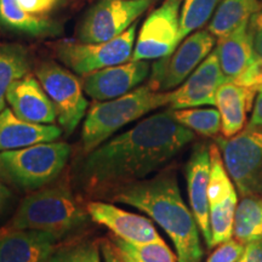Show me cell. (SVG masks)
I'll return each instance as SVG.
<instances>
[{"label":"cell","instance_id":"cell-1","mask_svg":"<svg viewBox=\"0 0 262 262\" xmlns=\"http://www.w3.org/2000/svg\"><path fill=\"white\" fill-rule=\"evenodd\" d=\"M194 137V133L179 123L169 108L145 118L88 153L77 178L89 192L117 189L162 168Z\"/></svg>","mask_w":262,"mask_h":262},{"label":"cell","instance_id":"cell-2","mask_svg":"<svg viewBox=\"0 0 262 262\" xmlns=\"http://www.w3.org/2000/svg\"><path fill=\"white\" fill-rule=\"evenodd\" d=\"M111 199L139 209L158 224L175 245L179 262L202 261L201 231L192 210L183 202L172 171L120 186Z\"/></svg>","mask_w":262,"mask_h":262},{"label":"cell","instance_id":"cell-3","mask_svg":"<svg viewBox=\"0 0 262 262\" xmlns=\"http://www.w3.org/2000/svg\"><path fill=\"white\" fill-rule=\"evenodd\" d=\"M169 91H157L148 84L123 96L91 104L81 129V146L86 153L103 143L116 131L157 108L169 106Z\"/></svg>","mask_w":262,"mask_h":262},{"label":"cell","instance_id":"cell-4","mask_svg":"<svg viewBox=\"0 0 262 262\" xmlns=\"http://www.w3.org/2000/svg\"><path fill=\"white\" fill-rule=\"evenodd\" d=\"M88 217V211L81 208L70 189L52 186L26 196L12 219L11 229H39L61 238L83 227Z\"/></svg>","mask_w":262,"mask_h":262},{"label":"cell","instance_id":"cell-5","mask_svg":"<svg viewBox=\"0 0 262 262\" xmlns=\"http://www.w3.org/2000/svg\"><path fill=\"white\" fill-rule=\"evenodd\" d=\"M71 147L61 141L0 152V180L26 192L51 183L64 169Z\"/></svg>","mask_w":262,"mask_h":262},{"label":"cell","instance_id":"cell-6","mask_svg":"<svg viewBox=\"0 0 262 262\" xmlns=\"http://www.w3.org/2000/svg\"><path fill=\"white\" fill-rule=\"evenodd\" d=\"M225 168L242 196H262V130L248 125L232 137H217Z\"/></svg>","mask_w":262,"mask_h":262},{"label":"cell","instance_id":"cell-7","mask_svg":"<svg viewBox=\"0 0 262 262\" xmlns=\"http://www.w3.org/2000/svg\"><path fill=\"white\" fill-rule=\"evenodd\" d=\"M137 21L123 34L102 42L62 41L56 45V55L62 63L79 75H88L133 58Z\"/></svg>","mask_w":262,"mask_h":262},{"label":"cell","instance_id":"cell-8","mask_svg":"<svg viewBox=\"0 0 262 262\" xmlns=\"http://www.w3.org/2000/svg\"><path fill=\"white\" fill-rule=\"evenodd\" d=\"M35 75L54 104L61 129L70 135L79 125L89 106L83 84L70 70L52 61L39 64Z\"/></svg>","mask_w":262,"mask_h":262},{"label":"cell","instance_id":"cell-9","mask_svg":"<svg viewBox=\"0 0 262 262\" xmlns=\"http://www.w3.org/2000/svg\"><path fill=\"white\" fill-rule=\"evenodd\" d=\"M215 37L199 29L180 42L169 56L156 60L150 67L148 85L157 91H171L181 85L212 51Z\"/></svg>","mask_w":262,"mask_h":262},{"label":"cell","instance_id":"cell-10","mask_svg":"<svg viewBox=\"0 0 262 262\" xmlns=\"http://www.w3.org/2000/svg\"><path fill=\"white\" fill-rule=\"evenodd\" d=\"M153 0H98L79 26L83 42H102L123 34L145 14Z\"/></svg>","mask_w":262,"mask_h":262},{"label":"cell","instance_id":"cell-11","mask_svg":"<svg viewBox=\"0 0 262 262\" xmlns=\"http://www.w3.org/2000/svg\"><path fill=\"white\" fill-rule=\"evenodd\" d=\"M182 0H164L148 15L140 29L131 60H159L171 55L180 45V15Z\"/></svg>","mask_w":262,"mask_h":262},{"label":"cell","instance_id":"cell-12","mask_svg":"<svg viewBox=\"0 0 262 262\" xmlns=\"http://www.w3.org/2000/svg\"><path fill=\"white\" fill-rule=\"evenodd\" d=\"M226 80L258 90L262 86V61L253 45L249 21L219 39L216 47Z\"/></svg>","mask_w":262,"mask_h":262},{"label":"cell","instance_id":"cell-13","mask_svg":"<svg viewBox=\"0 0 262 262\" xmlns=\"http://www.w3.org/2000/svg\"><path fill=\"white\" fill-rule=\"evenodd\" d=\"M211 160L209 181V215H210L211 248L232 239L235 209L238 205L234 183L225 168L217 145L209 146Z\"/></svg>","mask_w":262,"mask_h":262},{"label":"cell","instance_id":"cell-14","mask_svg":"<svg viewBox=\"0 0 262 262\" xmlns=\"http://www.w3.org/2000/svg\"><path fill=\"white\" fill-rule=\"evenodd\" d=\"M216 50L206 56L191 75L170 93V110H183L201 106H215L217 89L226 83Z\"/></svg>","mask_w":262,"mask_h":262},{"label":"cell","instance_id":"cell-15","mask_svg":"<svg viewBox=\"0 0 262 262\" xmlns=\"http://www.w3.org/2000/svg\"><path fill=\"white\" fill-rule=\"evenodd\" d=\"M150 73L148 61L130 60L84 75L81 81L85 93L96 101H108L120 97L147 79Z\"/></svg>","mask_w":262,"mask_h":262},{"label":"cell","instance_id":"cell-16","mask_svg":"<svg viewBox=\"0 0 262 262\" xmlns=\"http://www.w3.org/2000/svg\"><path fill=\"white\" fill-rule=\"evenodd\" d=\"M90 219L110 229L117 238L129 243L145 244L163 242L149 219L104 202H90L86 205Z\"/></svg>","mask_w":262,"mask_h":262},{"label":"cell","instance_id":"cell-17","mask_svg":"<svg viewBox=\"0 0 262 262\" xmlns=\"http://www.w3.org/2000/svg\"><path fill=\"white\" fill-rule=\"evenodd\" d=\"M210 170L211 160L209 147L199 143L193 148L188 162L186 164L185 171L189 206H191L199 231H201L208 248H211V228L208 198Z\"/></svg>","mask_w":262,"mask_h":262},{"label":"cell","instance_id":"cell-18","mask_svg":"<svg viewBox=\"0 0 262 262\" xmlns=\"http://www.w3.org/2000/svg\"><path fill=\"white\" fill-rule=\"evenodd\" d=\"M6 101L19 119L34 124H54L57 120L50 97L38 78L26 74L10 86Z\"/></svg>","mask_w":262,"mask_h":262},{"label":"cell","instance_id":"cell-19","mask_svg":"<svg viewBox=\"0 0 262 262\" xmlns=\"http://www.w3.org/2000/svg\"><path fill=\"white\" fill-rule=\"evenodd\" d=\"M57 235L39 229H11L0 235V262H49Z\"/></svg>","mask_w":262,"mask_h":262},{"label":"cell","instance_id":"cell-20","mask_svg":"<svg viewBox=\"0 0 262 262\" xmlns=\"http://www.w3.org/2000/svg\"><path fill=\"white\" fill-rule=\"evenodd\" d=\"M61 135L62 129L54 124L26 122L9 108L0 112V152L52 142L60 139Z\"/></svg>","mask_w":262,"mask_h":262},{"label":"cell","instance_id":"cell-21","mask_svg":"<svg viewBox=\"0 0 262 262\" xmlns=\"http://www.w3.org/2000/svg\"><path fill=\"white\" fill-rule=\"evenodd\" d=\"M257 91L231 81H226L219 88L215 106L221 116V133L224 137H232L244 129Z\"/></svg>","mask_w":262,"mask_h":262},{"label":"cell","instance_id":"cell-22","mask_svg":"<svg viewBox=\"0 0 262 262\" xmlns=\"http://www.w3.org/2000/svg\"><path fill=\"white\" fill-rule=\"evenodd\" d=\"M0 26L10 32L33 38L56 37L62 32L58 22L29 14L17 0H0Z\"/></svg>","mask_w":262,"mask_h":262},{"label":"cell","instance_id":"cell-23","mask_svg":"<svg viewBox=\"0 0 262 262\" xmlns=\"http://www.w3.org/2000/svg\"><path fill=\"white\" fill-rule=\"evenodd\" d=\"M262 10V0H222L212 15L208 31L221 39Z\"/></svg>","mask_w":262,"mask_h":262},{"label":"cell","instance_id":"cell-24","mask_svg":"<svg viewBox=\"0 0 262 262\" xmlns=\"http://www.w3.org/2000/svg\"><path fill=\"white\" fill-rule=\"evenodd\" d=\"M28 52L21 45L0 47V112L5 110L6 95L12 84L29 73Z\"/></svg>","mask_w":262,"mask_h":262},{"label":"cell","instance_id":"cell-25","mask_svg":"<svg viewBox=\"0 0 262 262\" xmlns=\"http://www.w3.org/2000/svg\"><path fill=\"white\" fill-rule=\"evenodd\" d=\"M233 237L244 245L262 239V196H243L235 209Z\"/></svg>","mask_w":262,"mask_h":262},{"label":"cell","instance_id":"cell-26","mask_svg":"<svg viewBox=\"0 0 262 262\" xmlns=\"http://www.w3.org/2000/svg\"><path fill=\"white\" fill-rule=\"evenodd\" d=\"M112 244L124 262H179L178 255L170 250L164 241L136 244L114 237Z\"/></svg>","mask_w":262,"mask_h":262},{"label":"cell","instance_id":"cell-27","mask_svg":"<svg viewBox=\"0 0 262 262\" xmlns=\"http://www.w3.org/2000/svg\"><path fill=\"white\" fill-rule=\"evenodd\" d=\"M172 113L179 123L202 136L212 137L221 131V116L215 108H183Z\"/></svg>","mask_w":262,"mask_h":262},{"label":"cell","instance_id":"cell-28","mask_svg":"<svg viewBox=\"0 0 262 262\" xmlns=\"http://www.w3.org/2000/svg\"><path fill=\"white\" fill-rule=\"evenodd\" d=\"M222 0H182L180 15V41L199 31L211 16Z\"/></svg>","mask_w":262,"mask_h":262},{"label":"cell","instance_id":"cell-29","mask_svg":"<svg viewBox=\"0 0 262 262\" xmlns=\"http://www.w3.org/2000/svg\"><path fill=\"white\" fill-rule=\"evenodd\" d=\"M100 245L93 241H81L54 251L49 262H101Z\"/></svg>","mask_w":262,"mask_h":262},{"label":"cell","instance_id":"cell-30","mask_svg":"<svg viewBox=\"0 0 262 262\" xmlns=\"http://www.w3.org/2000/svg\"><path fill=\"white\" fill-rule=\"evenodd\" d=\"M244 244L235 239H229L220 245L210 255L206 262H238L244 251Z\"/></svg>","mask_w":262,"mask_h":262},{"label":"cell","instance_id":"cell-31","mask_svg":"<svg viewBox=\"0 0 262 262\" xmlns=\"http://www.w3.org/2000/svg\"><path fill=\"white\" fill-rule=\"evenodd\" d=\"M17 2L21 8L29 14L39 17H49V15L60 6L62 0H17Z\"/></svg>","mask_w":262,"mask_h":262},{"label":"cell","instance_id":"cell-32","mask_svg":"<svg viewBox=\"0 0 262 262\" xmlns=\"http://www.w3.org/2000/svg\"><path fill=\"white\" fill-rule=\"evenodd\" d=\"M249 31L253 39L255 51L262 61V10L249 19Z\"/></svg>","mask_w":262,"mask_h":262},{"label":"cell","instance_id":"cell-33","mask_svg":"<svg viewBox=\"0 0 262 262\" xmlns=\"http://www.w3.org/2000/svg\"><path fill=\"white\" fill-rule=\"evenodd\" d=\"M238 262H262V239L245 244L244 251Z\"/></svg>","mask_w":262,"mask_h":262},{"label":"cell","instance_id":"cell-34","mask_svg":"<svg viewBox=\"0 0 262 262\" xmlns=\"http://www.w3.org/2000/svg\"><path fill=\"white\" fill-rule=\"evenodd\" d=\"M248 125L262 130V86L257 91L253 107V114H251L250 122Z\"/></svg>","mask_w":262,"mask_h":262},{"label":"cell","instance_id":"cell-35","mask_svg":"<svg viewBox=\"0 0 262 262\" xmlns=\"http://www.w3.org/2000/svg\"><path fill=\"white\" fill-rule=\"evenodd\" d=\"M100 247L101 251H102L104 262H124L122 258L119 257V255L117 254V251L114 250L112 242L102 241Z\"/></svg>","mask_w":262,"mask_h":262},{"label":"cell","instance_id":"cell-36","mask_svg":"<svg viewBox=\"0 0 262 262\" xmlns=\"http://www.w3.org/2000/svg\"><path fill=\"white\" fill-rule=\"evenodd\" d=\"M11 192L6 187L5 183L0 180V214L4 212V210L8 208L10 201H11Z\"/></svg>","mask_w":262,"mask_h":262}]
</instances>
